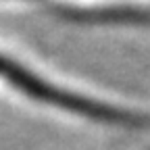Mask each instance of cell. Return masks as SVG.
Returning a JSON list of instances; mask_svg holds the SVG:
<instances>
[{
    "label": "cell",
    "mask_w": 150,
    "mask_h": 150,
    "mask_svg": "<svg viewBox=\"0 0 150 150\" xmlns=\"http://www.w3.org/2000/svg\"><path fill=\"white\" fill-rule=\"evenodd\" d=\"M65 83L69 81L42 71L38 65L23 59L17 50H11L0 40V90L4 94L19 96L29 104L59 115H71L73 119H79L83 123L117 129L150 127L148 110L110 102V98Z\"/></svg>",
    "instance_id": "6da1fadb"
}]
</instances>
